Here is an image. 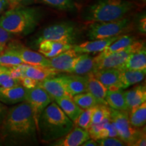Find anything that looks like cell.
I'll use <instances>...</instances> for the list:
<instances>
[{"mask_svg": "<svg viewBox=\"0 0 146 146\" xmlns=\"http://www.w3.org/2000/svg\"><path fill=\"white\" fill-rule=\"evenodd\" d=\"M21 82V85L23 86L25 89H29L35 88L37 86L39 81H36V80L33 79L31 78H29L28 76H24L23 78L20 79Z\"/></svg>", "mask_w": 146, "mask_h": 146, "instance_id": "38", "label": "cell"}, {"mask_svg": "<svg viewBox=\"0 0 146 146\" xmlns=\"http://www.w3.org/2000/svg\"><path fill=\"white\" fill-rule=\"evenodd\" d=\"M87 91L96 98L98 104L107 105L106 96L108 89L100 81L95 77L94 72L86 74Z\"/></svg>", "mask_w": 146, "mask_h": 146, "instance_id": "20", "label": "cell"}, {"mask_svg": "<svg viewBox=\"0 0 146 146\" xmlns=\"http://www.w3.org/2000/svg\"><path fill=\"white\" fill-rule=\"evenodd\" d=\"M21 85L20 80L11 76L8 71L0 72V87H11Z\"/></svg>", "mask_w": 146, "mask_h": 146, "instance_id": "34", "label": "cell"}, {"mask_svg": "<svg viewBox=\"0 0 146 146\" xmlns=\"http://www.w3.org/2000/svg\"><path fill=\"white\" fill-rule=\"evenodd\" d=\"M95 68V57L90 56L89 54H80L76 58L75 63L69 73L84 76L94 72Z\"/></svg>", "mask_w": 146, "mask_h": 146, "instance_id": "19", "label": "cell"}, {"mask_svg": "<svg viewBox=\"0 0 146 146\" xmlns=\"http://www.w3.org/2000/svg\"><path fill=\"white\" fill-rule=\"evenodd\" d=\"M79 54L72 48L60 53L54 57L48 58L49 67L58 72H70Z\"/></svg>", "mask_w": 146, "mask_h": 146, "instance_id": "11", "label": "cell"}, {"mask_svg": "<svg viewBox=\"0 0 146 146\" xmlns=\"http://www.w3.org/2000/svg\"><path fill=\"white\" fill-rule=\"evenodd\" d=\"M13 1H14V7L17 6V5H18V3H17V2H16V0H13Z\"/></svg>", "mask_w": 146, "mask_h": 146, "instance_id": "46", "label": "cell"}, {"mask_svg": "<svg viewBox=\"0 0 146 146\" xmlns=\"http://www.w3.org/2000/svg\"><path fill=\"white\" fill-rule=\"evenodd\" d=\"M137 1H143V2H145L146 0H137Z\"/></svg>", "mask_w": 146, "mask_h": 146, "instance_id": "47", "label": "cell"}, {"mask_svg": "<svg viewBox=\"0 0 146 146\" xmlns=\"http://www.w3.org/2000/svg\"><path fill=\"white\" fill-rule=\"evenodd\" d=\"M90 139L88 131L78 127L71 129L69 132L56 139L52 145L55 146H79Z\"/></svg>", "mask_w": 146, "mask_h": 146, "instance_id": "13", "label": "cell"}, {"mask_svg": "<svg viewBox=\"0 0 146 146\" xmlns=\"http://www.w3.org/2000/svg\"><path fill=\"white\" fill-rule=\"evenodd\" d=\"M129 70H146V47L145 45L131 54L119 68Z\"/></svg>", "mask_w": 146, "mask_h": 146, "instance_id": "22", "label": "cell"}, {"mask_svg": "<svg viewBox=\"0 0 146 146\" xmlns=\"http://www.w3.org/2000/svg\"><path fill=\"white\" fill-rule=\"evenodd\" d=\"M12 35L13 34L10 33L0 27V50H4L9 41L12 39Z\"/></svg>", "mask_w": 146, "mask_h": 146, "instance_id": "37", "label": "cell"}, {"mask_svg": "<svg viewBox=\"0 0 146 146\" xmlns=\"http://www.w3.org/2000/svg\"><path fill=\"white\" fill-rule=\"evenodd\" d=\"M72 100L76 104V105L83 110L94 108L98 104L96 98L87 91L75 95L72 97Z\"/></svg>", "mask_w": 146, "mask_h": 146, "instance_id": "30", "label": "cell"}, {"mask_svg": "<svg viewBox=\"0 0 146 146\" xmlns=\"http://www.w3.org/2000/svg\"><path fill=\"white\" fill-rule=\"evenodd\" d=\"M10 4L8 0H0V16L2 14L5 9L8 8Z\"/></svg>", "mask_w": 146, "mask_h": 146, "instance_id": "41", "label": "cell"}, {"mask_svg": "<svg viewBox=\"0 0 146 146\" xmlns=\"http://www.w3.org/2000/svg\"><path fill=\"white\" fill-rule=\"evenodd\" d=\"M137 29L140 33L142 34H145L146 33V17L145 14L144 13L141 14L139 17L138 18L137 23Z\"/></svg>", "mask_w": 146, "mask_h": 146, "instance_id": "39", "label": "cell"}, {"mask_svg": "<svg viewBox=\"0 0 146 146\" xmlns=\"http://www.w3.org/2000/svg\"><path fill=\"white\" fill-rule=\"evenodd\" d=\"M31 108L36 130H39V120L42 112L53 100L48 94L41 87L27 89L26 100Z\"/></svg>", "mask_w": 146, "mask_h": 146, "instance_id": "9", "label": "cell"}, {"mask_svg": "<svg viewBox=\"0 0 146 146\" xmlns=\"http://www.w3.org/2000/svg\"><path fill=\"white\" fill-rule=\"evenodd\" d=\"M36 131L31 108L27 101L18 103L5 113L2 124L5 137L26 139L33 137Z\"/></svg>", "mask_w": 146, "mask_h": 146, "instance_id": "1", "label": "cell"}, {"mask_svg": "<svg viewBox=\"0 0 146 146\" xmlns=\"http://www.w3.org/2000/svg\"><path fill=\"white\" fill-rule=\"evenodd\" d=\"M129 120L130 124L135 128L145 126L146 123V103L142 104L129 112Z\"/></svg>", "mask_w": 146, "mask_h": 146, "instance_id": "28", "label": "cell"}, {"mask_svg": "<svg viewBox=\"0 0 146 146\" xmlns=\"http://www.w3.org/2000/svg\"><path fill=\"white\" fill-rule=\"evenodd\" d=\"M25 63H23L21 64L15 66L10 67L8 68V72L9 74L12 76V78H16V79L20 80L23 78L24 76V68H25Z\"/></svg>", "mask_w": 146, "mask_h": 146, "instance_id": "36", "label": "cell"}, {"mask_svg": "<svg viewBox=\"0 0 146 146\" xmlns=\"http://www.w3.org/2000/svg\"><path fill=\"white\" fill-rule=\"evenodd\" d=\"M58 72L50 67L38 65H30L25 64L24 68V75L36 81H41L45 78L56 76Z\"/></svg>", "mask_w": 146, "mask_h": 146, "instance_id": "24", "label": "cell"}, {"mask_svg": "<svg viewBox=\"0 0 146 146\" xmlns=\"http://www.w3.org/2000/svg\"><path fill=\"white\" fill-rule=\"evenodd\" d=\"M106 101L107 105L111 108L128 112V107L126 104L123 89L107 90Z\"/></svg>", "mask_w": 146, "mask_h": 146, "instance_id": "26", "label": "cell"}, {"mask_svg": "<svg viewBox=\"0 0 146 146\" xmlns=\"http://www.w3.org/2000/svg\"><path fill=\"white\" fill-rule=\"evenodd\" d=\"M27 89L21 85L11 87H0V102L6 105H14L26 100Z\"/></svg>", "mask_w": 146, "mask_h": 146, "instance_id": "16", "label": "cell"}, {"mask_svg": "<svg viewBox=\"0 0 146 146\" xmlns=\"http://www.w3.org/2000/svg\"><path fill=\"white\" fill-rule=\"evenodd\" d=\"M74 126V123L57 104L52 101L40 116L38 133L43 141L49 142L65 135Z\"/></svg>", "mask_w": 146, "mask_h": 146, "instance_id": "2", "label": "cell"}, {"mask_svg": "<svg viewBox=\"0 0 146 146\" xmlns=\"http://www.w3.org/2000/svg\"><path fill=\"white\" fill-rule=\"evenodd\" d=\"M110 110L108 105L98 104L93 108L91 124H98L110 118Z\"/></svg>", "mask_w": 146, "mask_h": 146, "instance_id": "29", "label": "cell"}, {"mask_svg": "<svg viewBox=\"0 0 146 146\" xmlns=\"http://www.w3.org/2000/svg\"><path fill=\"white\" fill-rule=\"evenodd\" d=\"M78 35V30L72 22H62L45 27L37 36L35 43L38 45L44 40H51L74 45Z\"/></svg>", "mask_w": 146, "mask_h": 146, "instance_id": "6", "label": "cell"}, {"mask_svg": "<svg viewBox=\"0 0 146 146\" xmlns=\"http://www.w3.org/2000/svg\"><path fill=\"white\" fill-rule=\"evenodd\" d=\"M35 1V0H16L18 5H27L29 4H31L33 2Z\"/></svg>", "mask_w": 146, "mask_h": 146, "instance_id": "43", "label": "cell"}, {"mask_svg": "<svg viewBox=\"0 0 146 146\" xmlns=\"http://www.w3.org/2000/svg\"><path fill=\"white\" fill-rule=\"evenodd\" d=\"M23 63V60L17 54L8 50L4 49V50L0 54V66L10 68Z\"/></svg>", "mask_w": 146, "mask_h": 146, "instance_id": "31", "label": "cell"}, {"mask_svg": "<svg viewBox=\"0 0 146 146\" xmlns=\"http://www.w3.org/2000/svg\"><path fill=\"white\" fill-rule=\"evenodd\" d=\"M43 3L53 8L62 10H70L75 8L73 0H41Z\"/></svg>", "mask_w": 146, "mask_h": 146, "instance_id": "33", "label": "cell"}, {"mask_svg": "<svg viewBox=\"0 0 146 146\" xmlns=\"http://www.w3.org/2000/svg\"><path fill=\"white\" fill-rule=\"evenodd\" d=\"M144 42L137 41L123 50L108 54L101 58H96L95 71L104 68H119L131 54L144 46Z\"/></svg>", "mask_w": 146, "mask_h": 146, "instance_id": "8", "label": "cell"}, {"mask_svg": "<svg viewBox=\"0 0 146 146\" xmlns=\"http://www.w3.org/2000/svg\"><path fill=\"white\" fill-rule=\"evenodd\" d=\"M7 107L4 105V104L0 102V119L4 116L7 112Z\"/></svg>", "mask_w": 146, "mask_h": 146, "instance_id": "44", "label": "cell"}, {"mask_svg": "<svg viewBox=\"0 0 146 146\" xmlns=\"http://www.w3.org/2000/svg\"><path fill=\"white\" fill-rule=\"evenodd\" d=\"M93 108L85 109L82 110L81 114L74 122V125L87 131L91 125V116H92Z\"/></svg>", "mask_w": 146, "mask_h": 146, "instance_id": "32", "label": "cell"}, {"mask_svg": "<svg viewBox=\"0 0 146 146\" xmlns=\"http://www.w3.org/2000/svg\"><path fill=\"white\" fill-rule=\"evenodd\" d=\"M60 76L63 80L67 92L72 98L75 95L87 91L86 75L72 74L71 75H62Z\"/></svg>", "mask_w": 146, "mask_h": 146, "instance_id": "17", "label": "cell"}, {"mask_svg": "<svg viewBox=\"0 0 146 146\" xmlns=\"http://www.w3.org/2000/svg\"><path fill=\"white\" fill-rule=\"evenodd\" d=\"M37 86L44 89L52 100L64 97L72 98L67 92L63 80L60 76H54L45 78L43 81H39Z\"/></svg>", "mask_w": 146, "mask_h": 146, "instance_id": "12", "label": "cell"}, {"mask_svg": "<svg viewBox=\"0 0 146 146\" xmlns=\"http://www.w3.org/2000/svg\"><path fill=\"white\" fill-rule=\"evenodd\" d=\"M5 50L17 54L23 63L30 65H38L49 67L48 58H45L39 52H35L18 43H10L5 47Z\"/></svg>", "mask_w": 146, "mask_h": 146, "instance_id": "10", "label": "cell"}, {"mask_svg": "<svg viewBox=\"0 0 146 146\" xmlns=\"http://www.w3.org/2000/svg\"><path fill=\"white\" fill-rule=\"evenodd\" d=\"M98 145L101 146H124L125 142L118 137H108L96 140Z\"/></svg>", "mask_w": 146, "mask_h": 146, "instance_id": "35", "label": "cell"}, {"mask_svg": "<svg viewBox=\"0 0 146 146\" xmlns=\"http://www.w3.org/2000/svg\"><path fill=\"white\" fill-rule=\"evenodd\" d=\"M89 23L87 36L91 40L122 35L129 32L132 29L131 19L127 16L112 21Z\"/></svg>", "mask_w": 146, "mask_h": 146, "instance_id": "5", "label": "cell"}, {"mask_svg": "<svg viewBox=\"0 0 146 146\" xmlns=\"http://www.w3.org/2000/svg\"><path fill=\"white\" fill-rule=\"evenodd\" d=\"M134 7L127 0H97L85 9L83 18L88 23L112 21L127 16Z\"/></svg>", "mask_w": 146, "mask_h": 146, "instance_id": "4", "label": "cell"}, {"mask_svg": "<svg viewBox=\"0 0 146 146\" xmlns=\"http://www.w3.org/2000/svg\"><path fill=\"white\" fill-rule=\"evenodd\" d=\"M83 146H97L98 145V143L96 140L93 139H89L87 140L86 141L84 142V143L82 144Z\"/></svg>", "mask_w": 146, "mask_h": 146, "instance_id": "42", "label": "cell"}, {"mask_svg": "<svg viewBox=\"0 0 146 146\" xmlns=\"http://www.w3.org/2000/svg\"><path fill=\"white\" fill-rule=\"evenodd\" d=\"M41 18L37 9L19 5L0 16V27L14 35H27L34 31Z\"/></svg>", "mask_w": 146, "mask_h": 146, "instance_id": "3", "label": "cell"}, {"mask_svg": "<svg viewBox=\"0 0 146 146\" xmlns=\"http://www.w3.org/2000/svg\"><path fill=\"white\" fill-rule=\"evenodd\" d=\"M97 79L103 84L108 90L122 89L119 70L117 68H104L94 72Z\"/></svg>", "mask_w": 146, "mask_h": 146, "instance_id": "15", "label": "cell"}, {"mask_svg": "<svg viewBox=\"0 0 146 146\" xmlns=\"http://www.w3.org/2000/svg\"><path fill=\"white\" fill-rule=\"evenodd\" d=\"M118 70L120 73V81L123 89H126L130 86L141 83L146 74V70Z\"/></svg>", "mask_w": 146, "mask_h": 146, "instance_id": "23", "label": "cell"}, {"mask_svg": "<svg viewBox=\"0 0 146 146\" xmlns=\"http://www.w3.org/2000/svg\"><path fill=\"white\" fill-rule=\"evenodd\" d=\"M146 145V137L145 131H144L138 137L136 141L133 143L132 146H145Z\"/></svg>", "mask_w": 146, "mask_h": 146, "instance_id": "40", "label": "cell"}, {"mask_svg": "<svg viewBox=\"0 0 146 146\" xmlns=\"http://www.w3.org/2000/svg\"><path fill=\"white\" fill-rule=\"evenodd\" d=\"M74 45L60 41L44 40L38 44V52L45 58H51L66 50L72 48Z\"/></svg>", "mask_w": 146, "mask_h": 146, "instance_id": "18", "label": "cell"}, {"mask_svg": "<svg viewBox=\"0 0 146 146\" xmlns=\"http://www.w3.org/2000/svg\"><path fill=\"white\" fill-rule=\"evenodd\" d=\"M8 68H8V67L3 66H0V72H5V71H8Z\"/></svg>", "mask_w": 146, "mask_h": 146, "instance_id": "45", "label": "cell"}, {"mask_svg": "<svg viewBox=\"0 0 146 146\" xmlns=\"http://www.w3.org/2000/svg\"><path fill=\"white\" fill-rule=\"evenodd\" d=\"M110 120L114 125L118 133V137L125 142L126 145L132 146L138 137L145 131V128H135L130 124L129 113L127 111H120L111 108Z\"/></svg>", "mask_w": 146, "mask_h": 146, "instance_id": "7", "label": "cell"}, {"mask_svg": "<svg viewBox=\"0 0 146 146\" xmlns=\"http://www.w3.org/2000/svg\"><path fill=\"white\" fill-rule=\"evenodd\" d=\"M137 41L135 36L129 35H122L117 39L112 42L108 47H107L104 50L100 52V54L97 56L96 58H101L111 53L117 52V51L123 50L129 45L133 44Z\"/></svg>", "mask_w": 146, "mask_h": 146, "instance_id": "27", "label": "cell"}, {"mask_svg": "<svg viewBox=\"0 0 146 146\" xmlns=\"http://www.w3.org/2000/svg\"><path fill=\"white\" fill-rule=\"evenodd\" d=\"M124 95L129 112L146 102L145 85H137L133 89L124 91Z\"/></svg>", "mask_w": 146, "mask_h": 146, "instance_id": "21", "label": "cell"}, {"mask_svg": "<svg viewBox=\"0 0 146 146\" xmlns=\"http://www.w3.org/2000/svg\"><path fill=\"white\" fill-rule=\"evenodd\" d=\"M54 102L58 105L62 110L65 113L70 119L74 123L83 110L70 97H64L58 98Z\"/></svg>", "mask_w": 146, "mask_h": 146, "instance_id": "25", "label": "cell"}, {"mask_svg": "<svg viewBox=\"0 0 146 146\" xmlns=\"http://www.w3.org/2000/svg\"><path fill=\"white\" fill-rule=\"evenodd\" d=\"M119 36H112L105 39H94V41H85L78 45H74L72 49L78 54H95L102 52L108 47Z\"/></svg>", "mask_w": 146, "mask_h": 146, "instance_id": "14", "label": "cell"}, {"mask_svg": "<svg viewBox=\"0 0 146 146\" xmlns=\"http://www.w3.org/2000/svg\"><path fill=\"white\" fill-rule=\"evenodd\" d=\"M3 52V50H0V54H1V52Z\"/></svg>", "mask_w": 146, "mask_h": 146, "instance_id": "48", "label": "cell"}]
</instances>
